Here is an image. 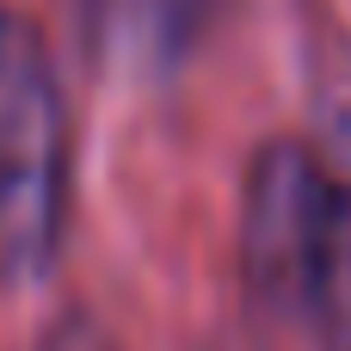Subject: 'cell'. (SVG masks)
Listing matches in <instances>:
<instances>
[{"instance_id": "cell-1", "label": "cell", "mask_w": 351, "mask_h": 351, "mask_svg": "<svg viewBox=\"0 0 351 351\" xmlns=\"http://www.w3.org/2000/svg\"><path fill=\"white\" fill-rule=\"evenodd\" d=\"M68 99L43 31L0 12V278L31 284L56 265L68 228Z\"/></svg>"}, {"instance_id": "cell-2", "label": "cell", "mask_w": 351, "mask_h": 351, "mask_svg": "<svg viewBox=\"0 0 351 351\" xmlns=\"http://www.w3.org/2000/svg\"><path fill=\"white\" fill-rule=\"evenodd\" d=\"M315 148H321V204L296 327H308L321 351H351V117L315 136Z\"/></svg>"}, {"instance_id": "cell-3", "label": "cell", "mask_w": 351, "mask_h": 351, "mask_svg": "<svg viewBox=\"0 0 351 351\" xmlns=\"http://www.w3.org/2000/svg\"><path fill=\"white\" fill-rule=\"evenodd\" d=\"M86 6H99L117 31H136L142 43H185V31L197 25V0H86Z\"/></svg>"}]
</instances>
